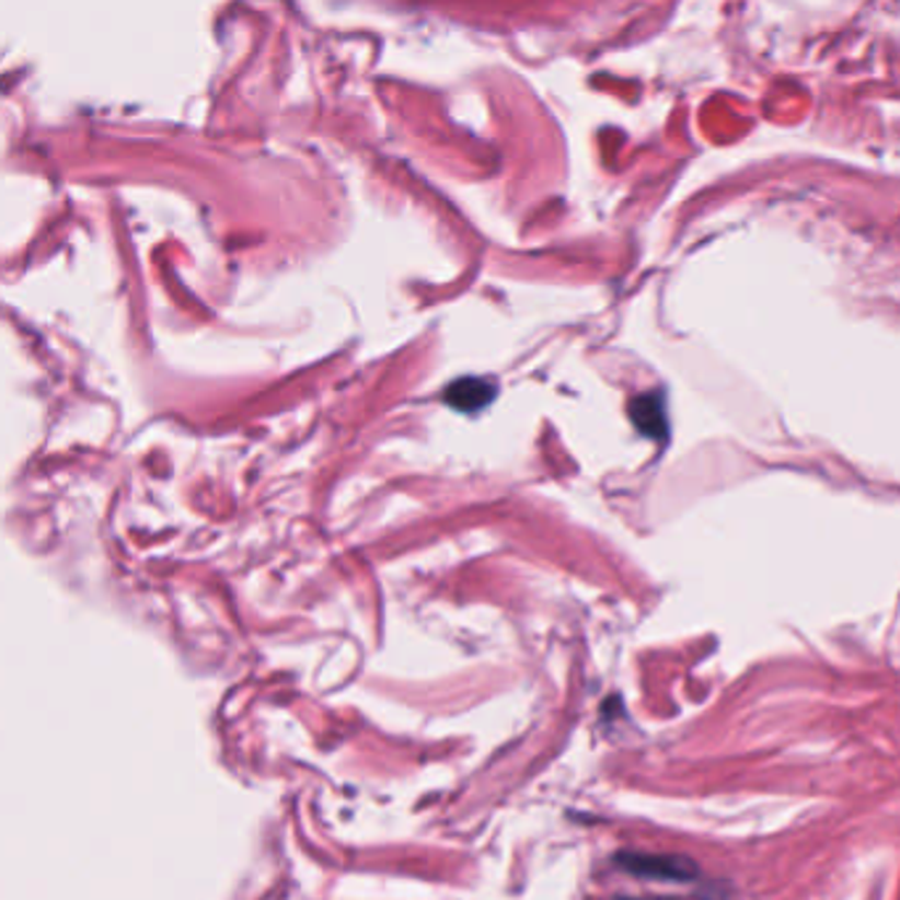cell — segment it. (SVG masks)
I'll return each instance as SVG.
<instances>
[{
    "label": "cell",
    "instance_id": "cell-1",
    "mask_svg": "<svg viewBox=\"0 0 900 900\" xmlns=\"http://www.w3.org/2000/svg\"><path fill=\"white\" fill-rule=\"evenodd\" d=\"M615 864L623 872L639 879H658V882H692L697 879V864L686 856H673V853H639V851H621L615 856Z\"/></svg>",
    "mask_w": 900,
    "mask_h": 900
},
{
    "label": "cell",
    "instance_id": "cell-3",
    "mask_svg": "<svg viewBox=\"0 0 900 900\" xmlns=\"http://www.w3.org/2000/svg\"><path fill=\"white\" fill-rule=\"evenodd\" d=\"M623 900H673V898H623Z\"/></svg>",
    "mask_w": 900,
    "mask_h": 900
},
{
    "label": "cell",
    "instance_id": "cell-2",
    "mask_svg": "<svg viewBox=\"0 0 900 900\" xmlns=\"http://www.w3.org/2000/svg\"><path fill=\"white\" fill-rule=\"evenodd\" d=\"M497 396V383L492 378H460L443 391V402L460 413H478Z\"/></svg>",
    "mask_w": 900,
    "mask_h": 900
}]
</instances>
